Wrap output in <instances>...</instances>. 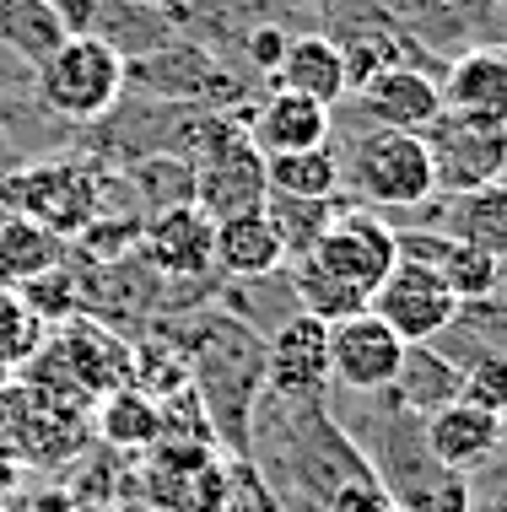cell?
Returning <instances> with one entry per match:
<instances>
[{"mask_svg":"<svg viewBox=\"0 0 507 512\" xmlns=\"http://www.w3.org/2000/svg\"><path fill=\"white\" fill-rule=\"evenodd\" d=\"M125 81H130L125 49L108 44L98 33H71L44 65H38V92H44V103L71 124L103 119L108 108L125 98Z\"/></svg>","mask_w":507,"mask_h":512,"instance_id":"3","label":"cell"},{"mask_svg":"<svg viewBox=\"0 0 507 512\" xmlns=\"http://www.w3.org/2000/svg\"><path fill=\"white\" fill-rule=\"evenodd\" d=\"M421 141L432 151V178L443 195H470V189L497 184L507 173V130H497V124H475L443 108L421 130Z\"/></svg>","mask_w":507,"mask_h":512,"instance_id":"7","label":"cell"},{"mask_svg":"<svg viewBox=\"0 0 507 512\" xmlns=\"http://www.w3.org/2000/svg\"><path fill=\"white\" fill-rule=\"evenodd\" d=\"M362 92V108L367 119H378V130H410L421 135L427 124L443 114V98H437V81L427 71H416V65H389V71H378Z\"/></svg>","mask_w":507,"mask_h":512,"instance_id":"16","label":"cell"},{"mask_svg":"<svg viewBox=\"0 0 507 512\" xmlns=\"http://www.w3.org/2000/svg\"><path fill=\"white\" fill-rule=\"evenodd\" d=\"M330 324L292 313L265 340V389L276 399H324L330 389Z\"/></svg>","mask_w":507,"mask_h":512,"instance_id":"10","label":"cell"},{"mask_svg":"<svg viewBox=\"0 0 507 512\" xmlns=\"http://www.w3.org/2000/svg\"><path fill=\"white\" fill-rule=\"evenodd\" d=\"M92 437H103L108 448L119 453H146L152 442H162V415H157V399L141 394L135 383L125 389L103 394L92 405Z\"/></svg>","mask_w":507,"mask_h":512,"instance_id":"21","label":"cell"},{"mask_svg":"<svg viewBox=\"0 0 507 512\" xmlns=\"http://www.w3.org/2000/svg\"><path fill=\"white\" fill-rule=\"evenodd\" d=\"M17 297H22V308L33 313L44 329H54V324H65V318L81 313V286H76V275L65 265H54L44 275H33V281H22Z\"/></svg>","mask_w":507,"mask_h":512,"instance_id":"27","label":"cell"},{"mask_svg":"<svg viewBox=\"0 0 507 512\" xmlns=\"http://www.w3.org/2000/svg\"><path fill=\"white\" fill-rule=\"evenodd\" d=\"M173 345L189 362L211 432L232 448V459H249V426L259 415V389H265V340L243 318L200 313L189 318V335H173Z\"/></svg>","mask_w":507,"mask_h":512,"instance_id":"1","label":"cell"},{"mask_svg":"<svg viewBox=\"0 0 507 512\" xmlns=\"http://www.w3.org/2000/svg\"><path fill=\"white\" fill-rule=\"evenodd\" d=\"M0 216H27L38 227H49L54 238H65V232L76 238V232H87L103 216L98 173L76 157H54L27 173H11L0 178Z\"/></svg>","mask_w":507,"mask_h":512,"instance_id":"4","label":"cell"},{"mask_svg":"<svg viewBox=\"0 0 507 512\" xmlns=\"http://www.w3.org/2000/svg\"><path fill=\"white\" fill-rule=\"evenodd\" d=\"M367 308H373L405 345H437L443 329L459 318L454 292H448L427 265H410V259H400V265L383 275V286L367 297Z\"/></svg>","mask_w":507,"mask_h":512,"instance_id":"9","label":"cell"},{"mask_svg":"<svg viewBox=\"0 0 507 512\" xmlns=\"http://www.w3.org/2000/svg\"><path fill=\"white\" fill-rule=\"evenodd\" d=\"M71 512H125V507H114V502H76Z\"/></svg>","mask_w":507,"mask_h":512,"instance_id":"36","label":"cell"},{"mask_svg":"<svg viewBox=\"0 0 507 512\" xmlns=\"http://www.w3.org/2000/svg\"><path fill=\"white\" fill-rule=\"evenodd\" d=\"M281 54H286V33H281V27H254V33H249V60L259 65V71H276Z\"/></svg>","mask_w":507,"mask_h":512,"instance_id":"34","label":"cell"},{"mask_svg":"<svg viewBox=\"0 0 507 512\" xmlns=\"http://www.w3.org/2000/svg\"><path fill=\"white\" fill-rule=\"evenodd\" d=\"M383 405L405 410V415H421L427 421L432 410L454 405L459 399V362L448 351H437V345H405L400 356V372H394L389 389H378Z\"/></svg>","mask_w":507,"mask_h":512,"instance_id":"18","label":"cell"},{"mask_svg":"<svg viewBox=\"0 0 507 512\" xmlns=\"http://www.w3.org/2000/svg\"><path fill=\"white\" fill-rule=\"evenodd\" d=\"M400 356H405V340L373 308L330 324V378L356 389V394L389 389L394 372H400Z\"/></svg>","mask_w":507,"mask_h":512,"instance_id":"11","label":"cell"},{"mask_svg":"<svg viewBox=\"0 0 507 512\" xmlns=\"http://www.w3.org/2000/svg\"><path fill=\"white\" fill-rule=\"evenodd\" d=\"M6 378H11V367H0V383H6Z\"/></svg>","mask_w":507,"mask_h":512,"instance_id":"38","label":"cell"},{"mask_svg":"<svg viewBox=\"0 0 507 512\" xmlns=\"http://www.w3.org/2000/svg\"><path fill=\"white\" fill-rule=\"evenodd\" d=\"M65 265V243L27 216H0V286H22L33 275Z\"/></svg>","mask_w":507,"mask_h":512,"instance_id":"24","label":"cell"},{"mask_svg":"<svg viewBox=\"0 0 507 512\" xmlns=\"http://www.w3.org/2000/svg\"><path fill=\"white\" fill-rule=\"evenodd\" d=\"M481 512H507V496H497V502H486Z\"/></svg>","mask_w":507,"mask_h":512,"instance_id":"37","label":"cell"},{"mask_svg":"<svg viewBox=\"0 0 507 512\" xmlns=\"http://www.w3.org/2000/svg\"><path fill=\"white\" fill-rule=\"evenodd\" d=\"M421 437H427V453L437 464L470 480V475H481V469L502 453L507 421H502V415H486V410L464 405V399H454V405L432 410L427 421H421Z\"/></svg>","mask_w":507,"mask_h":512,"instance_id":"13","label":"cell"},{"mask_svg":"<svg viewBox=\"0 0 507 512\" xmlns=\"http://www.w3.org/2000/svg\"><path fill=\"white\" fill-rule=\"evenodd\" d=\"M211 227L216 221L195 200L162 205L141 227V259L157 275H168V281H200L211 270Z\"/></svg>","mask_w":507,"mask_h":512,"instance_id":"12","label":"cell"},{"mask_svg":"<svg viewBox=\"0 0 507 512\" xmlns=\"http://www.w3.org/2000/svg\"><path fill=\"white\" fill-rule=\"evenodd\" d=\"M330 141V108L297 98V92H270L265 103L254 108V130L249 146L259 157H276V151H308Z\"/></svg>","mask_w":507,"mask_h":512,"instance_id":"20","label":"cell"},{"mask_svg":"<svg viewBox=\"0 0 507 512\" xmlns=\"http://www.w3.org/2000/svg\"><path fill=\"white\" fill-rule=\"evenodd\" d=\"M373 475L378 486L394 496L400 512H475L470 480L443 469L427 453V437H421V415H405L394 405H383L378 432H373Z\"/></svg>","mask_w":507,"mask_h":512,"instance_id":"2","label":"cell"},{"mask_svg":"<svg viewBox=\"0 0 507 512\" xmlns=\"http://www.w3.org/2000/svg\"><path fill=\"white\" fill-rule=\"evenodd\" d=\"M71 507H76L71 491H44V496L33 502V512H71Z\"/></svg>","mask_w":507,"mask_h":512,"instance_id":"35","label":"cell"},{"mask_svg":"<svg viewBox=\"0 0 507 512\" xmlns=\"http://www.w3.org/2000/svg\"><path fill=\"white\" fill-rule=\"evenodd\" d=\"M459 399L507 421V356H491V351L470 356V362L459 367Z\"/></svg>","mask_w":507,"mask_h":512,"instance_id":"29","label":"cell"},{"mask_svg":"<svg viewBox=\"0 0 507 512\" xmlns=\"http://www.w3.org/2000/svg\"><path fill=\"white\" fill-rule=\"evenodd\" d=\"M0 38H6L22 60L44 65L49 54L71 38V27H65V17L49 0H0Z\"/></svg>","mask_w":507,"mask_h":512,"instance_id":"25","label":"cell"},{"mask_svg":"<svg viewBox=\"0 0 507 512\" xmlns=\"http://www.w3.org/2000/svg\"><path fill=\"white\" fill-rule=\"evenodd\" d=\"M270 92H297V98H313L330 108L346 87V60H340V44L324 33H303V38H286L281 65L270 71Z\"/></svg>","mask_w":507,"mask_h":512,"instance_id":"19","label":"cell"},{"mask_svg":"<svg viewBox=\"0 0 507 512\" xmlns=\"http://www.w3.org/2000/svg\"><path fill=\"white\" fill-rule=\"evenodd\" d=\"M44 335H49V329L22 308L17 286H0V367L17 372L27 356H33L38 345H44Z\"/></svg>","mask_w":507,"mask_h":512,"instance_id":"28","label":"cell"},{"mask_svg":"<svg viewBox=\"0 0 507 512\" xmlns=\"http://www.w3.org/2000/svg\"><path fill=\"white\" fill-rule=\"evenodd\" d=\"M141 486L157 512H222L232 496V464L211 442H152Z\"/></svg>","mask_w":507,"mask_h":512,"instance_id":"6","label":"cell"},{"mask_svg":"<svg viewBox=\"0 0 507 512\" xmlns=\"http://www.w3.org/2000/svg\"><path fill=\"white\" fill-rule=\"evenodd\" d=\"M265 157L254 146L227 151L222 162H205L195 168V184H189V200L200 205L211 221L238 216V211H265Z\"/></svg>","mask_w":507,"mask_h":512,"instance_id":"17","label":"cell"},{"mask_svg":"<svg viewBox=\"0 0 507 512\" xmlns=\"http://www.w3.org/2000/svg\"><path fill=\"white\" fill-rule=\"evenodd\" d=\"M437 98H443L448 114L507 130V49H470V54H459V60L448 65Z\"/></svg>","mask_w":507,"mask_h":512,"instance_id":"14","label":"cell"},{"mask_svg":"<svg viewBox=\"0 0 507 512\" xmlns=\"http://www.w3.org/2000/svg\"><path fill=\"white\" fill-rule=\"evenodd\" d=\"M340 60H346V87H367L378 71H389V65H400L394 60V38H362V44H351V49H340Z\"/></svg>","mask_w":507,"mask_h":512,"instance_id":"32","label":"cell"},{"mask_svg":"<svg viewBox=\"0 0 507 512\" xmlns=\"http://www.w3.org/2000/svg\"><path fill=\"white\" fill-rule=\"evenodd\" d=\"M265 189L281 200H335L340 157L330 151V141L308 151H276V157H265Z\"/></svg>","mask_w":507,"mask_h":512,"instance_id":"23","label":"cell"},{"mask_svg":"<svg viewBox=\"0 0 507 512\" xmlns=\"http://www.w3.org/2000/svg\"><path fill=\"white\" fill-rule=\"evenodd\" d=\"M211 265H222L232 281H265L286 265V243L265 211H238L211 227Z\"/></svg>","mask_w":507,"mask_h":512,"instance_id":"15","label":"cell"},{"mask_svg":"<svg viewBox=\"0 0 507 512\" xmlns=\"http://www.w3.org/2000/svg\"><path fill=\"white\" fill-rule=\"evenodd\" d=\"M222 512H281V502L270 496V486L259 480L254 459H232V496Z\"/></svg>","mask_w":507,"mask_h":512,"instance_id":"33","label":"cell"},{"mask_svg":"<svg viewBox=\"0 0 507 512\" xmlns=\"http://www.w3.org/2000/svg\"><path fill=\"white\" fill-rule=\"evenodd\" d=\"M351 189L362 205L383 211H405V205H427L437 195L432 178V151L410 130H373L351 146Z\"/></svg>","mask_w":507,"mask_h":512,"instance_id":"5","label":"cell"},{"mask_svg":"<svg viewBox=\"0 0 507 512\" xmlns=\"http://www.w3.org/2000/svg\"><path fill=\"white\" fill-rule=\"evenodd\" d=\"M443 335H464L475 345V356L491 351V356H507V302L497 297H481V302H464L459 318L443 329Z\"/></svg>","mask_w":507,"mask_h":512,"instance_id":"30","label":"cell"},{"mask_svg":"<svg viewBox=\"0 0 507 512\" xmlns=\"http://www.w3.org/2000/svg\"><path fill=\"white\" fill-rule=\"evenodd\" d=\"M319 512H400L394 507V496L378 486V475L367 469V475H351L340 480V486L319 502Z\"/></svg>","mask_w":507,"mask_h":512,"instance_id":"31","label":"cell"},{"mask_svg":"<svg viewBox=\"0 0 507 512\" xmlns=\"http://www.w3.org/2000/svg\"><path fill=\"white\" fill-rule=\"evenodd\" d=\"M303 259L319 265L324 275H335V281H346L351 292H362V297H373L383 286V275L400 265V254H394V232L383 227L378 216H367V211L335 216Z\"/></svg>","mask_w":507,"mask_h":512,"instance_id":"8","label":"cell"},{"mask_svg":"<svg viewBox=\"0 0 507 512\" xmlns=\"http://www.w3.org/2000/svg\"><path fill=\"white\" fill-rule=\"evenodd\" d=\"M292 297H297V313H313L319 324H340V318H351V313L367 308L362 292H351L346 281L324 275L319 265H308V259H297V265H292Z\"/></svg>","mask_w":507,"mask_h":512,"instance_id":"26","label":"cell"},{"mask_svg":"<svg viewBox=\"0 0 507 512\" xmlns=\"http://www.w3.org/2000/svg\"><path fill=\"white\" fill-rule=\"evenodd\" d=\"M448 238L481 248L502 265L507 259V178L481 184L470 195H448Z\"/></svg>","mask_w":507,"mask_h":512,"instance_id":"22","label":"cell"}]
</instances>
